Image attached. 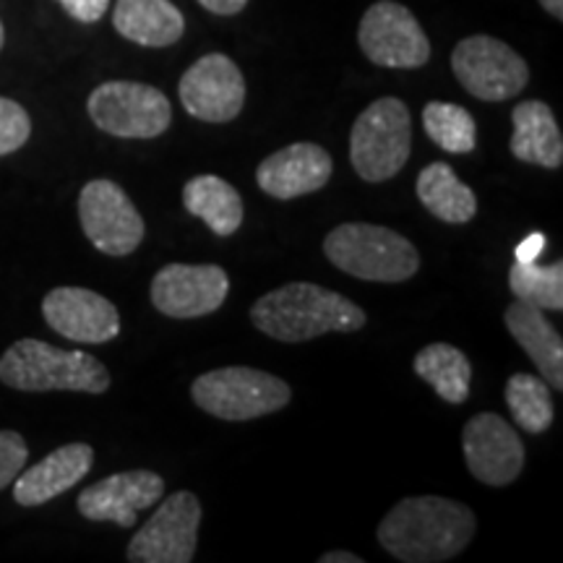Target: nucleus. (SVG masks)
<instances>
[{"label":"nucleus","instance_id":"obj_33","mask_svg":"<svg viewBox=\"0 0 563 563\" xmlns=\"http://www.w3.org/2000/svg\"><path fill=\"white\" fill-rule=\"evenodd\" d=\"M321 563H363L361 555L355 553H347V551H332V553H323Z\"/></svg>","mask_w":563,"mask_h":563},{"label":"nucleus","instance_id":"obj_14","mask_svg":"<svg viewBox=\"0 0 563 563\" xmlns=\"http://www.w3.org/2000/svg\"><path fill=\"white\" fill-rule=\"evenodd\" d=\"M462 449L467 470L490 488L511 485L525 470V443L496 412H481L464 426Z\"/></svg>","mask_w":563,"mask_h":563},{"label":"nucleus","instance_id":"obj_8","mask_svg":"<svg viewBox=\"0 0 563 563\" xmlns=\"http://www.w3.org/2000/svg\"><path fill=\"white\" fill-rule=\"evenodd\" d=\"M452 68L462 87L483 102L511 100L530 81L522 55L488 34L462 40L452 53Z\"/></svg>","mask_w":563,"mask_h":563},{"label":"nucleus","instance_id":"obj_35","mask_svg":"<svg viewBox=\"0 0 563 563\" xmlns=\"http://www.w3.org/2000/svg\"><path fill=\"white\" fill-rule=\"evenodd\" d=\"M5 45V30H3V21H0V51H3Z\"/></svg>","mask_w":563,"mask_h":563},{"label":"nucleus","instance_id":"obj_29","mask_svg":"<svg viewBox=\"0 0 563 563\" xmlns=\"http://www.w3.org/2000/svg\"><path fill=\"white\" fill-rule=\"evenodd\" d=\"M26 441L16 431H0V490L9 488L16 481L21 470L26 467Z\"/></svg>","mask_w":563,"mask_h":563},{"label":"nucleus","instance_id":"obj_30","mask_svg":"<svg viewBox=\"0 0 563 563\" xmlns=\"http://www.w3.org/2000/svg\"><path fill=\"white\" fill-rule=\"evenodd\" d=\"M63 11L81 24H97L110 9V0H58Z\"/></svg>","mask_w":563,"mask_h":563},{"label":"nucleus","instance_id":"obj_5","mask_svg":"<svg viewBox=\"0 0 563 563\" xmlns=\"http://www.w3.org/2000/svg\"><path fill=\"white\" fill-rule=\"evenodd\" d=\"M412 121L410 108L397 97H382L368 104L350 133V162L368 183H384L410 159Z\"/></svg>","mask_w":563,"mask_h":563},{"label":"nucleus","instance_id":"obj_1","mask_svg":"<svg viewBox=\"0 0 563 563\" xmlns=\"http://www.w3.org/2000/svg\"><path fill=\"white\" fill-rule=\"evenodd\" d=\"M470 506L441 496L399 501L378 525V543L405 563H439L460 555L475 538Z\"/></svg>","mask_w":563,"mask_h":563},{"label":"nucleus","instance_id":"obj_13","mask_svg":"<svg viewBox=\"0 0 563 563\" xmlns=\"http://www.w3.org/2000/svg\"><path fill=\"white\" fill-rule=\"evenodd\" d=\"M152 302L170 319H201L220 311L230 277L217 264H167L152 279Z\"/></svg>","mask_w":563,"mask_h":563},{"label":"nucleus","instance_id":"obj_21","mask_svg":"<svg viewBox=\"0 0 563 563\" xmlns=\"http://www.w3.org/2000/svg\"><path fill=\"white\" fill-rule=\"evenodd\" d=\"M112 26L141 47H170L186 32V19L170 0H118Z\"/></svg>","mask_w":563,"mask_h":563},{"label":"nucleus","instance_id":"obj_15","mask_svg":"<svg viewBox=\"0 0 563 563\" xmlns=\"http://www.w3.org/2000/svg\"><path fill=\"white\" fill-rule=\"evenodd\" d=\"M47 327L70 342L104 344L121 334V313L115 302L87 287H55L42 300Z\"/></svg>","mask_w":563,"mask_h":563},{"label":"nucleus","instance_id":"obj_24","mask_svg":"<svg viewBox=\"0 0 563 563\" xmlns=\"http://www.w3.org/2000/svg\"><path fill=\"white\" fill-rule=\"evenodd\" d=\"M412 368L443 402L462 405L470 397V382H473V365L460 347L446 342H433L415 355Z\"/></svg>","mask_w":563,"mask_h":563},{"label":"nucleus","instance_id":"obj_23","mask_svg":"<svg viewBox=\"0 0 563 563\" xmlns=\"http://www.w3.org/2000/svg\"><path fill=\"white\" fill-rule=\"evenodd\" d=\"M418 199L435 220L464 224L477 214V196L464 186L446 162H433L418 175Z\"/></svg>","mask_w":563,"mask_h":563},{"label":"nucleus","instance_id":"obj_6","mask_svg":"<svg viewBox=\"0 0 563 563\" xmlns=\"http://www.w3.org/2000/svg\"><path fill=\"white\" fill-rule=\"evenodd\" d=\"M194 402L203 412L220 420H253L264 415L279 412L290 402V384L272 373L249 368V365H230V368L209 371L191 386Z\"/></svg>","mask_w":563,"mask_h":563},{"label":"nucleus","instance_id":"obj_17","mask_svg":"<svg viewBox=\"0 0 563 563\" xmlns=\"http://www.w3.org/2000/svg\"><path fill=\"white\" fill-rule=\"evenodd\" d=\"M332 154L319 144L300 141V144H290L285 150L269 154L258 165L256 180L266 196L290 201L321 191L329 178H332Z\"/></svg>","mask_w":563,"mask_h":563},{"label":"nucleus","instance_id":"obj_11","mask_svg":"<svg viewBox=\"0 0 563 563\" xmlns=\"http://www.w3.org/2000/svg\"><path fill=\"white\" fill-rule=\"evenodd\" d=\"M79 220L84 235L108 256H129L144 241V220L118 183L97 178L81 188Z\"/></svg>","mask_w":563,"mask_h":563},{"label":"nucleus","instance_id":"obj_3","mask_svg":"<svg viewBox=\"0 0 563 563\" xmlns=\"http://www.w3.org/2000/svg\"><path fill=\"white\" fill-rule=\"evenodd\" d=\"M0 382L19 391L104 394L110 389V373L89 352L19 340L0 357Z\"/></svg>","mask_w":563,"mask_h":563},{"label":"nucleus","instance_id":"obj_34","mask_svg":"<svg viewBox=\"0 0 563 563\" xmlns=\"http://www.w3.org/2000/svg\"><path fill=\"white\" fill-rule=\"evenodd\" d=\"M540 3H543V9L551 13L553 19H563V0H540Z\"/></svg>","mask_w":563,"mask_h":563},{"label":"nucleus","instance_id":"obj_4","mask_svg":"<svg viewBox=\"0 0 563 563\" xmlns=\"http://www.w3.org/2000/svg\"><path fill=\"white\" fill-rule=\"evenodd\" d=\"M323 253L336 269L365 282L397 285L415 277L420 269L418 249L405 235L382 224H340L323 241Z\"/></svg>","mask_w":563,"mask_h":563},{"label":"nucleus","instance_id":"obj_31","mask_svg":"<svg viewBox=\"0 0 563 563\" xmlns=\"http://www.w3.org/2000/svg\"><path fill=\"white\" fill-rule=\"evenodd\" d=\"M545 251V235L543 232H532V235H527L522 243L517 245V262H538L540 253Z\"/></svg>","mask_w":563,"mask_h":563},{"label":"nucleus","instance_id":"obj_28","mask_svg":"<svg viewBox=\"0 0 563 563\" xmlns=\"http://www.w3.org/2000/svg\"><path fill=\"white\" fill-rule=\"evenodd\" d=\"M32 136V121L19 102L0 97V157L19 152Z\"/></svg>","mask_w":563,"mask_h":563},{"label":"nucleus","instance_id":"obj_18","mask_svg":"<svg viewBox=\"0 0 563 563\" xmlns=\"http://www.w3.org/2000/svg\"><path fill=\"white\" fill-rule=\"evenodd\" d=\"M95 464V449L89 443H66L30 470H21L13 481V498L19 506H42L89 475Z\"/></svg>","mask_w":563,"mask_h":563},{"label":"nucleus","instance_id":"obj_20","mask_svg":"<svg viewBox=\"0 0 563 563\" xmlns=\"http://www.w3.org/2000/svg\"><path fill=\"white\" fill-rule=\"evenodd\" d=\"M511 154L527 165L559 170L563 165V136L553 110L540 100L519 102L511 112Z\"/></svg>","mask_w":563,"mask_h":563},{"label":"nucleus","instance_id":"obj_26","mask_svg":"<svg viewBox=\"0 0 563 563\" xmlns=\"http://www.w3.org/2000/svg\"><path fill=\"white\" fill-rule=\"evenodd\" d=\"M509 290L517 300L540 311H563V264L553 266L517 262L509 269Z\"/></svg>","mask_w":563,"mask_h":563},{"label":"nucleus","instance_id":"obj_32","mask_svg":"<svg viewBox=\"0 0 563 563\" xmlns=\"http://www.w3.org/2000/svg\"><path fill=\"white\" fill-rule=\"evenodd\" d=\"M199 5L217 13V16H235V13H241L249 5V0H199Z\"/></svg>","mask_w":563,"mask_h":563},{"label":"nucleus","instance_id":"obj_10","mask_svg":"<svg viewBox=\"0 0 563 563\" xmlns=\"http://www.w3.org/2000/svg\"><path fill=\"white\" fill-rule=\"evenodd\" d=\"M201 504L191 490L167 496L129 543L131 563H188L196 555Z\"/></svg>","mask_w":563,"mask_h":563},{"label":"nucleus","instance_id":"obj_25","mask_svg":"<svg viewBox=\"0 0 563 563\" xmlns=\"http://www.w3.org/2000/svg\"><path fill=\"white\" fill-rule=\"evenodd\" d=\"M506 405L517 426L527 433H545L553 426V394L543 376L514 373L506 382Z\"/></svg>","mask_w":563,"mask_h":563},{"label":"nucleus","instance_id":"obj_7","mask_svg":"<svg viewBox=\"0 0 563 563\" xmlns=\"http://www.w3.org/2000/svg\"><path fill=\"white\" fill-rule=\"evenodd\" d=\"M89 118L118 139H157L170 129L173 104L159 89L139 81H104L89 95Z\"/></svg>","mask_w":563,"mask_h":563},{"label":"nucleus","instance_id":"obj_9","mask_svg":"<svg viewBox=\"0 0 563 563\" xmlns=\"http://www.w3.org/2000/svg\"><path fill=\"white\" fill-rule=\"evenodd\" d=\"M357 42L365 58L382 68H422L431 60V42L420 21L394 0H378L363 13Z\"/></svg>","mask_w":563,"mask_h":563},{"label":"nucleus","instance_id":"obj_16","mask_svg":"<svg viewBox=\"0 0 563 563\" xmlns=\"http://www.w3.org/2000/svg\"><path fill=\"white\" fill-rule=\"evenodd\" d=\"M165 496V481L152 470H131L104 477L79 493L81 517L91 522H115L118 527H133L139 511L157 506Z\"/></svg>","mask_w":563,"mask_h":563},{"label":"nucleus","instance_id":"obj_12","mask_svg":"<svg viewBox=\"0 0 563 563\" xmlns=\"http://www.w3.org/2000/svg\"><path fill=\"white\" fill-rule=\"evenodd\" d=\"M178 95L191 118L203 123H230L245 104V79L235 60L209 53L183 74Z\"/></svg>","mask_w":563,"mask_h":563},{"label":"nucleus","instance_id":"obj_19","mask_svg":"<svg viewBox=\"0 0 563 563\" xmlns=\"http://www.w3.org/2000/svg\"><path fill=\"white\" fill-rule=\"evenodd\" d=\"M506 329L509 334L522 344V350L530 355V361L538 365L540 376L545 378L548 386L555 391L563 389V340L555 332L553 323L545 319L540 308L530 306V302H511L506 308Z\"/></svg>","mask_w":563,"mask_h":563},{"label":"nucleus","instance_id":"obj_22","mask_svg":"<svg viewBox=\"0 0 563 563\" xmlns=\"http://www.w3.org/2000/svg\"><path fill=\"white\" fill-rule=\"evenodd\" d=\"M183 203L220 238H230L243 224V199L220 175H196L183 188Z\"/></svg>","mask_w":563,"mask_h":563},{"label":"nucleus","instance_id":"obj_27","mask_svg":"<svg viewBox=\"0 0 563 563\" xmlns=\"http://www.w3.org/2000/svg\"><path fill=\"white\" fill-rule=\"evenodd\" d=\"M422 125L433 144L449 154H470L477 144L473 115L460 104L428 102L422 110Z\"/></svg>","mask_w":563,"mask_h":563},{"label":"nucleus","instance_id":"obj_2","mask_svg":"<svg viewBox=\"0 0 563 563\" xmlns=\"http://www.w3.org/2000/svg\"><path fill=\"white\" fill-rule=\"evenodd\" d=\"M251 321L272 340L298 344L332 332H357L365 327V311L327 287L292 282L253 302Z\"/></svg>","mask_w":563,"mask_h":563}]
</instances>
